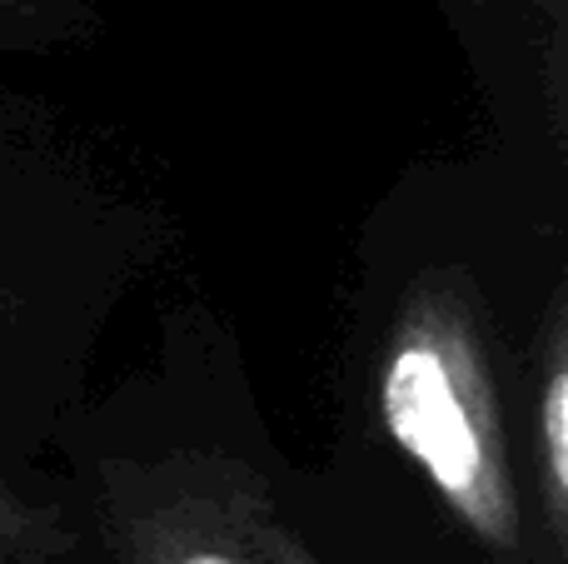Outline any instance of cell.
Listing matches in <instances>:
<instances>
[{"mask_svg": "<svg viewBox=\"0 0 568 564\" xmlns=\"http://www.w3.org/2000/svg\"><path fill=\"white\" fill-rule=\"evenodd\" d=\"M75 545L55 510L30 505L26 495L0 485V564H45Z\"/></svg>", "mask_w": 568, "mask_h": 564, "instance_id": "277c9868", "label": "cell"}, {"mask_svg": "<svg viewBox=\"0 0 568 564\" xmlns=\"http://www.w3.org/2000/svg\"><path fill=\"white\" fill-rule=\"evenodd\" d=\"M100 520L120 564H280L275 495L235 455L110 460L100 470Z\"/></svg>", "mask_w": 568, "mask_h": 564, "instance_id": "7a4b0ae2", "label": "cell"}, {"mask_svg": "<svg viewBox=\"0 0 568 564\" xmlns=\"http://www.w3.org/2000/svg\"><path fill=\"white\" fill-rule=\"evenodd\" d=\"M60 10H65V0H0V46L50 30Z\"/></svg>", "mask_w": 568, "mask_h": 564, "instance_id": "5b68a950", "label": "cell"}, {"mask_svg": "<svg viewBox=\"0 0 568 564\" xmlns=\"http://www.w3.org/2000/svg\"><path fill=\"white\" fill-rule=\"evenodd\" d=\"M379 420L484 555L539 564L509 460L484 305L464 270H424L404 290L379 360Z\"/></svg>", "mask_w": 568, "mask_h": 564, "instance_id": "6da1fadb", "label": "cell"}, {"mask_svg": "<svg viewBox=\"0 0 568 564\" xmlns=\"http://www.w3.org/2000/svg\"><path fill=\"white\" fill-rule=\"evenodd\" d=\"M534 510H539V535L549 545V564L568 555V320L564 300L549 305L539 340V365H534Z\"/></svg>", "mask_w": 568, "mask_h": 564, "instance_id": "3957f363", "label": "cell"}, {"mask_svg": "<svg viewBox=\"0 0 568 564\" xmlns=\"http://www.w3.org/2000/svg\"><path fill=\"white\" fill-rule=\"evenodd\" d=\"M280 564H320V560H314V550L304 545V540L294 535L290 525H284V535H280Z\"/></svg>", "mask_w": 568, "mask_h": 564, "instance_id": "8992f818", "label": "cell"}]
</instances>
